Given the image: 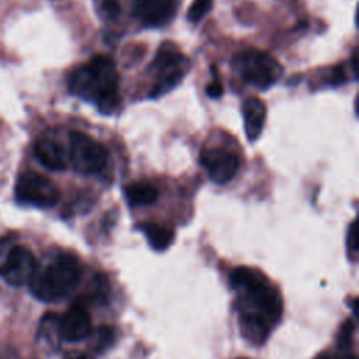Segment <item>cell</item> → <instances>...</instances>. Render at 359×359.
Returning a JSON list of instances; mask_svg holds the SVG:
<instances>
[{"mask_svg":"<svg viewBox=\"0 0 359 359\" xmlns=\"http://www.w3.org/2000/svg\"><path fill=\"white\" fill-rule=\"evenodd\" d=\"M69 90L94 104L100 112L112 114L119 104V74L115 62L105 55L94 56L70 74Z\"/></svg>","mask_w":359,"mask_h":359,"instance_id":"obj_1","label":"cell"},{"mask_svg":"<svg viewBox=\"0 0 359 359\" xmlns=\"http://www.w3.org/2000/svg\"><path fill=\"white\" fill-rule=\"evenodd\" d=\"M81 278V265L70 252H56L36 262L28 282L32 296L41 302L52 303L66 297L76 289Z\"/></svg>","mask_w":359,"mask_h":359,"instance_id":"obj_2","label":"cell"},{"mask_svg":"<svg viewBox=\"0 0 359 359\" xmlns=\"http://www.w3.org/2000/svg\"><path fill=\"white\" fill-rule=\"evenodd\" d=\"M230 285L237 292L240 314H254L273 325L282 314V299L276 289L257 271L245 266L234 268Z\"/></svg>","mask_w":359,"mask_h":359,"instance_id":"obj_3","label":"cell"},{"mask_svg":"<svg viewBox=\"0 0 359 359\" xmlns=\"http://www.w3.org/2000/svg\"><path fill=\"white\" fill-rule=\"evenodd\" d=\"M233 70L248 84L266 90L282 76L283 67L266 52L258 49H244L231 59Z\"/></svg>","mask_w":359,"mask_h":359,"instance_id":"obj_4","label":"cell"},{"mask_svg":"<svg viewBox=\"0 0 359 359\" xmlns=\"http://www.w3.org/2000/svg\"><path fill=\"white\" fill-rule=\"evenodd\" d=\"M188 69V59L172 43H163L150 65V72L157 76L150 97L157 98L171 91L181 83Z\"/></svg>","mask_w":359,"mask_h":359,"instance_id":"obj_5","label":"cell"},{"mask_svg":"<svg viewBox=\"0 0 359 359\" xmlns=\"http://www.w3.org/2000/svg\"><path fill=\"white\" fill-rule=\"evenodd\" d=\"M69 160L76 172L91 175L101 172L108 164V150L94 137L83 132H72Z\"/></svg>","mask_w":359,"mask_h":359,"instance_id":"obj_6","label":"cell"},{"mask_svg":"<svg viewBox=\"0 0 359 359\" xmlns=\"http://www.w3.org/2000/svg\"><path fill=\"white\" fill-rule=\"evenodd\" d=\"M36 266V259L29 248L10 245L4 241L0 245V275L11 286L27 285Z\"/></svg>","mask_w":359,"mask_h":359,"instance_id":"obj_7","label":"cell"},{"mask_svg":"<svg viewBox=\"0 0 359 359\" xmlns=\"http://www.w3.org/2000/svg\"><path fill=\"white\" fill-rule=\"evenodd\" d=\"M15 196L21 203L50 208L59 202L60 192L49 178L36 172H25L17 180Z\"/></svg>","mask_w":359,"mask_h":359,"instance_id":"obj_8","label":"cell"},{"mask_svg":"<svg viewBox=\"0 0 359 359\" xmlns=\"http://www.w3.org/2000/svg\"><path fill=\"white\" fill-rule=\"evenodd\" d=\"M201 165L206 170L210 181L226 184L234 178L238 171L240 161L236 154L223 149H208L201 153Z\"/></svg>","mask_w":359,"mask_h":359,"instance_id":"obj_9","label":"cell"},{"mask_svg":"<svg viewBox=\"0 0 359 359\" xmlns=\"http://www.w3.org/2000/svg\"><path fill=\"white\" fill-rule=\"evenodd\" d=\"M91 334V318L83 304H73L59 317V335L62 341L79 342Z\"/></svg>","mask_w":359,"mask_h":359,"instance_id":"obj_10","label":"cell"},{"mask_svg":"<svg viewBox=\"0 0 359 359\" xmlns=\"http://www.w3.org/2000/svg\"><path fill=\"white\" fill-rule=\"evenodd\" d=\"M133 15L147 27H160L168 22L175 13L174 0H133Z\"/></svg>","mask_w":359,"mask_h":359,"instance_id":"obj_11","label":"cell"},{"mask_svg":"<svg viewBox=\"0 0 359 359\" xmlns=\"http://www.w3.org/2000/svg\"><path fill=\"white\" fill-rule=\"evenodd\" d=\"M243 118H244V130L245 136L250 142H254L259 137L265 118H266V107L259 98H248L243 102L241 107Z\"/></svg>","mask_w":359,"mask_h":359,"instance_id":"obj_12","label":"cell"},{"mask_svg":"<svg viewBox=\"0 0 359 359\" xmlns=\"http://www.w3.org/2000/svg\"><path fill=\"white\" fill-rule=\"evenodd\" d=\"M34 153L39 163L52 171H62L67 167V156L65 149L52 139L38 140L35 143Z\"/></svg>","mask_w":359,"mask_h":359,"instance_id":"obj_13","label":"cell"},{"mask_svg":"<svg viewBox=\"0 0 359 359\" xmlns=\"http://www.w3.org/2000/svg\"><path fill=\"white\" fill-rule=\"evenodd\" d=\"M271 324L254 314H240V330L243 337L250 341L254 345H261L269 331H271Z\"/></svg>","mask_w":359,"mask_h":359,"instance_id":"obj_14","label":"cell"},{"mask_svg":"<svg viewBox=\"0 0 359 359\" xmlns=\"http://www.w3.org/2000/svg\"><path fill=\"white\" fill-rule=\"evenodd\" d=\"M125 198L130 206H147L157 201L158 191L147 181L130 182L123 189Z\"/></svg>","mask_w":359,"mask_h":359,"instance_id":"obj_15","label":"cell"},{"mask_svg":"<svg viewBox=\"0 0 359 359\" xmlns=\"http://www.w3.org/2000/svg\"><path fill=\"white\" fill-rule=\"evenodd\" d=\"M144 233L150 247L156 251H163L168 248L174 240V231L168 227H164L157 223H143L140 226Z\"/></svg>","mask_w":359,"mask_h":359,"instance_id":"obj_16","label":"cell"},{"mask_svg":"<svg viewBox=\"0 0 359 359\" xmlns=\"http://www.w3.org/2000/svg\"><path fill=\"white\" fill-rule=\"evenodd\" d=\"M38 341L45 348H56L57 342L62 341L59 335V317L53 313H48L39 324Z\"/></svg>","mask_w":359,"mask_h":359,"instance_id":"obj_17","label":"cell"},{"mask_svg":"<svg viewBox=\"0 0 359 359\" xmlns=\"http://www.w3.org/2000/svg\"><path fill=\"white\" fill-rule=\"evenodd\" d=\"M94 8L102 21L116 20L121 14L119 0H94Z\"/></svg>","mask_w":359,"mask_h":359,"instance_id":"obj_18","label":"cell"},{"mask_svg":"<svg viewBox=\"0 0 359 359\" xmlns=\"http://www.w3.org/2000/svg\"><path fill=\"white\" fill-rule=\"evenodd\" d=\"M212 6H213V0H194L187 14L188 20L191 22L201 21L212 10Z\"/></svg>","mask_w":359,"mask_h":359,"instance_id":"obj_19","label":"cell"},{"mask_svg":"<svg viewBox=\"0 0 359 359\" xmlns=\"http://www.w3.org/2000/svg\"><path fill=\"white\" fill-rule=\"evenodd\" d=\"M353 330H355V323L353 320L348 318L341 330H339V334H338V345L341 349H346L351 346V342H352V337H353Z\"/></svg>","mask_w":359,"mask_h":359,"instance_id":"obj_20","label":"cell"},{"mask_svg":"<svg viewBox=\"0 0 359 359\" xmlns=\"http://www.w3.org/2000/svg\"><path fill=\"white\" fill-rule=\"evenodd\" d=\"M114 330L109 327H100L97 330V348L98 351L107 349L111 344H114Z\"/></svg>","mask_w":359,"mask_h":359,"instance_id":"obj_21","label":"cell"},{"mask_svg":"<svg viewBox=\"0 0 359 359\" xmlns=\"http://www.w3.org/2000/svg\"><path fill=\"white\" fill-rule=\"evenodd\" d=\"M346 244H348V251L355 255L356 251H358V230H356V222H352L351 226H349Z\"/></svg>","mask_w":359,"mask_h":359,"instance_id":"obj_22","label":"cell"},{"mask_svg":"<svg viewBox=\"0 0 359 359\" xmlns=\"http://www.w3.org/2000/svg\"><path fill=\"white\" fill-rule=\"evenodd\" d=\"M205 93H206L208 97H210V98H219V97L223 94V87H222V84L219 83V80L216 79V80L210 81V83L206 86Z\"/></svg>","mask_w":359,"mask_h":359,"instance_id":"obj_23","label":"cell"},{"mask_svg":"<svg viewBox=\"0 0 359 359\" xmlns=\"http://www.w3.org/2000/svg\"><path fill=\"white\" fill-rule=\"evenodd\" d=\"M334 359H356L353 355H351V356H344V358H334Z\"/></svg>","mask_w":359,"mask_h":359,"instance_id":"obj_24","label":"cell"},{"mask_svg":"<svg viewBox=\"0 0 359 359\" xmlns=\"http://www.w3.org/2000/svg\"><path fill=\"white\" fill-rule=\"evenodd\" d=\"M317 359H334V358L330 356V355H323V356H320V358H317Z\"/></svg>","mask_w":359,"mask_h":359,"instance_id":"obj_25","label":"cell"},{"mask_svg":"<svg viewBox=\"0 0 359 359\" xmlns=\"http://www.w3.org/2000/svg\"><path fill=\"white\" fill-rule=\"evenodd\" d=\"M70 359H83V358H70Z\"/></svg>","mask_w":359,"mask_h":359,"instance_id":"obj_26","label":"cell"}]
</instances>
